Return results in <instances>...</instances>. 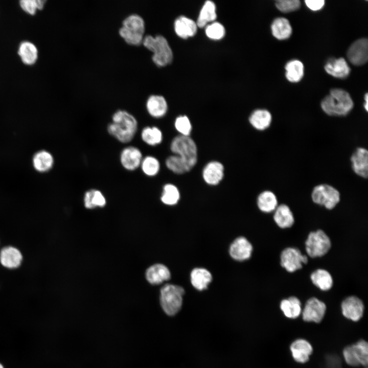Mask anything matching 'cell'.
<instances>
[{
  "label": "cell",
  "mask_w": 368,
  "mask_h": 368,
  "mask_svg": "<svg viewBox=\"0 0 368 368\" xmlns=\"http://www.w3.org/2000/svg\"><path fill=\"white\" fill-rule=\"evenodd\" d=\"M138 129L135 117L125 110L116 111L111 117V122L107 126L109 135L121 143H128L134 137Z\"/></svg>",
  "instance_id": "1"
},
{
  "label": "cell",
  "mask_w": 368,
  "mask_h": 368,
  "mask_svg": "<svg viewBox=\"0 0 368 368\" xmlns=\"http://www.w3.org/2000/svg\"><path fill=\"white\" fill-rule=\"evenodd\" d=\"M353 106L349 93L339 88L332 89L321 102L323 110L331 116H346L351 111Z\"/></svg>",
  "instance_id": "2"
},
{
  "label": "cell",
  "mask_w": 368,
  "mask_h": 368,
  "mask_svg": "<svg viewBox=\"0 0 368 368\" xmlns=\"http://www.w3.org/2000/svg\"><path fill=\"white\" fill-rule=\"evenodd\" d=\"M142 44L153 53L152 60L157 66H165L172 61V51L167 40L163 36L146 35L144 37Z\"/></svg>",
  "instance_id": "3"
},
{
  "label": "cell",
  "mask_w": 368,
  "mask_h": 368,
  "mask_svg": "<svg viewBox=\"0 0 368 368\" xmlns=\"http://www.w3.org/2000/svg\"><path fill=\"white\" fill-rule=\"evenodd\" d=\"M145 30L143 18L139 14H132L124 19L119 34L127 43L137 46L143 42Z\"/></svg>",
  "instance_id": "4"
},
{
  "label": "cell",
  "mask_w": 368,
  "mask_h": 368,
  "mask_svg": "<svg viewBox=\"0 0 368 368\" xmlns=\"http://www.w3.org/2000/svg\"><path fill=\"white\" fill-rule=\"evenodd\" d=\"M171 151L191 170L197 160V149L194 140L189 136L175 137L170 144Z\"/></svg>",
  "instance_id": "5"
},
{
  "label": "cell",
  "mask_w": 368,
  "mask_h": 368,
  "mask_svg": "<svg viewBox=\"0 0 368 368\" xmlns=\"http://www.w3.org/2000/svg\"><path fill=\"white\" fill-rule=\"evenodd\" d=\"M184 293L182 287L172 284H167L161 289L160 305L167 315L172 316L179 311Z\"/></svg>",
  "instance_id": "6"
},
{
  "label": "cell",
  "mask_w": 368,
  "mask_h": 368,
  "mask_svg": "<svg viewBox=\"0 0 368 368\" xmlns=\"http://www.w3.org/2000/svg\"><path fill=\"white\" fill-rule=\"evenodd\" d=\"M331 247L329 236L321 229L310 232L305 241V249L311 258L321 257L328 252Z\"/></svg>",
  "instance_id": "7"
},
{
  "label": "cell",
  "mask_w": 368,
  "mask_h": 368,
  "mask_svg": "<svg viewBox=\"0 0 368 368\" xmlns=\"http://www.w3.org/2000/svg\"><path fill=\"white\" fill-rule=\"evenodd\" d=\"M311 198L315 203L331 210L339 203L340 195L339 191L333 186L320 184L313 188Z\"/></svg>",
  "instance_id": "8"
},
{
  "label": "cell",
  "mask_w": 368,
  "mask_h": 368,
  "mask_svg": "<svg viewBox=\"0 0 368 368\" xmlns=\"http://www.w3.org/2000/svg\"><path fill=\"white\" fill-rule=\"evenodd\" d=\"M308 257L303 255L301 251L295 247L285 248L280 255L281 266L289 272H293L303 267L307 264Z\"/></svg>",
  "instance_id": "9"
},
{
  "label": "cell",
  "mask_w": 368,
  "mask_h": 368,
  "mask_svg": "<svg viewBox=\"0 0 368 368\" xmlns=\"http://www.w3.org/2000/svg\"><path fill=\"white\" fill-rule=\"evenodd\" d=\"M326 310L327 306L324 302L312 297L306 301L302 308L301 315L304 321L318 324L324 319Z\"/></svg>",
  "instance_id": "10"
},
{
  "label": "cell",
  "mask_w": 368,
  "mask_h": 368,
  "mask_svg": "<svg viewBox=\"0 0 368 368\" xmlns=\"http://www.w3.org/2000/svg\"><path fill=\"white\" fill-rule=\"evenodd\" d=\"M364 311L363 302L358 297L349 296L341 303V311L347 319L353 322L358 321L362 317Z\"/></svg>",
  "instance_id": "11"
},
{
  "label": "cell",
  "mask_w": 368,
  "mask_h": 368,
  "mask_svg": "<svg viewBox=\"0 0 368 368\" xmlns=\"http://www.w3.org/2000/svg\"><path fill=\"white\" fill-rule=\"evenodd\" d=\"M143 158L141 150L131 145L124 148L120 154L121 166L129 171H133L140 168Z\"/></svg>",
  "instance_id": "12"
},
{
  "label": "cell",
  "mask_w": 368,
  "mask_h": 368,
  "mask_svg": "<svg viewBox=\"0 0 368 368\" xmlns=\"http://www.w3.org/2000/svg\"><path fill=\"white\" fill-rule=\"evenodd\" d=\"M289 349L293 360L298 363L307 362L313 352L311 343L307 339L298 338L290 344Z\"/></svg>",
  "instance_id": "13"
},
{
  "label": "cell",
  "mask_w": 368,
  "mask_h": 368,
  "mask_svg": "<svg viewBox=\"0 0 368 368\" xmlns=\"http://www.w3.org/2000/svg\"><path fill=\"white\" fill-rule=\"evenodd\" d=\"M349 60L355 65H361L368 59V41L366 38L359 39L354 42L347 52Z\"/></svg>",
  "instance_id": "14"
},
{
  "label": "cell",
  "mask_w": 368,
  "mask_h": 368,
  "mask_svg": "<svg viewBox=\"0 0 368 368\" xmlns=\"http://www.w3.org/2000/svg\"><path fill=\"white\" fill-rule=\"evenodd\" d=\"M351 162L353 171L362 178L368 175V151L364 148H357L353 153Z\"/></svg>",
  "instance_id": "15"
},
{
  "label": "cell",
  "mask_w": 368,
  "mask_h": 368,
  "mask_svg": "<svg viewBox=\"0 0 368 368\" xmlns=\"http://www.w3.org/2000/svg\"><path fill=\"white\" fill-rule=\"evenodd\" d=\"M22 255L17 248L7 246L0 251V262L5 267L13 269L19 267L22 261Z\"/></svg>",
  "instance_id": "16"
},
{
  "label": "cell",
  "mask_w": 368,
  "mask_h": 368,
  "mask_svg": "<svg viewBox=\"0 0 368 368\" xmlns=\"http://www.w3.org/2000/svg\"><path fill=\"white\" fill-rule=\"evenodd\" d=\"M252 251V245L243 237L237 238L231 244L229 248L231 257L238 261H244L249 259Z\"/></svg>",
  "instance_id": "17"
},
{
  "label": "cell",
  "mask_w": 368,
  "mask_h": 368,
  "mask_svg": "<svg viewBox=\"0 0 368 368\" xmlns=\"http://www.w3.org/2000/svg\"><path fill=\"white\" fill-rule=\"evenodd\" d=\"M224 176V167L217 161L208 163L202 171V177L205 182L210 185H217Z\"/></svg>",
  "instance_id": "18"
},
{
  "label": "cell",
  "mask_w": 368,
  "mask_h": 368,
  "mask_svg": "<svg viewBox=\"0 0 368 368\" xmlns=\"http://www.w3.org/2000/svg\"><path fill=\"white\" fill-rule=\"evenodd\" d=\"M148 113L152 117L160 118L164 117L168 110V104L165 98L160 95L150 96L146 102Z\"/></svg>",
  "instance_id": "19"
},
{
  "label": "cell",
  "mask_w": 368,
  "mask_h": 368,
  "mask_svg": "<svg viewBox=\"0 0 368 368\" xmlns=\"http://www.w3.org/2000/svg\"><path fill=\"white\" fill-rule=\"evenodd\" d=\"M280 308L286 318L292 319L297 318L302 311L300 300L294 296L282 300L280 304Z\"/></svg>",
  "instance_id": "20"
},
{
  "label": "cell",
  "mask_w": 368,
  "mask_h": 368,
  "mask_svg": "<svg viewBox=\"0 0 368 368\" xmlns=\"http://www.w3.org/2000/svg\"><path fill=\"white\" fill-rule=\"evenodd\" d=\"M197 29L196 22L186 16H179L175 21V31L179 37L183 39L193 36Z\"/></svg>",
  "instance_id": "21"
},
{
  "label": "cell",
  "mask_w": 368,
  "mask_h": 368,
  "mask_svg": "<svg viewBox=\"0 0 368 368\" xmlns=\"http://www.w3.org/2000/svg\"><path fill=\"white\" fill-rule=\"evenodd\" d=\"M273 220L276 224L281 228L291 227L294 223V217L290 208L286 204L278 205L274 210Z\"/></svg>",
  "instance_id": "22"
},
{
  "label": "cell",
  "mask_w": 368,
  "mask_h": 368,
  "mask_svg": "<svg viewBox=\"0 0 368 368\" xmlns=\"http://www.w3.org/2000/svg\"><path fill=\"white\" fill-rule=\"evenodd\" d=\"M325 69L328 74L338 78H346L350 72V68L343 58L328 61L325 66Z\"/></svg>",
  "instance_id": "23"
},
{
  "label": "cell",
  "mask_w": 368,
  "mask_h": 368,
  "mask_svg": "<svg viewBox=\"0 0 368 368\" xmlns=\"http://www.w3.org/2000/svg\"><path fill=\"white\" fill-rule=\"evenodd\" d=\"M146 276L148 281L152 284H159L170 278V272L165 265L156 264L150 267Z\"/></svg>",
  "instance_id": "24"
},
{
  "label": "cell",
  "mask_w": 368,
  "mask_h": 368,
  "mask_svg": "<svg viewBox=\"0 0 368 368\" xmlns=\"http://www.w3.org/2000/svg\"><path fill=\"white\" fill-rule=\"evenodd\" d=\"M272 116L266 109H257L252 112L249 118L251 126L258 130H264L268 128L271 123Z\"/></svg>",
  "instance_id": "25"
},
{
  "label": "cell",
  "mask_w": 368,
  "mask_h": 368,
  "mask_svg": "<svg viewBox=\"0 0 368 368\" xmlns=\"http://www.w3.org/2000/svg\"><path fill=\"white\" fill-rule=\"evenodd\" d=\"M310 279L313 284L322 291L330 290L333 284L331 274L324 269L314 270L311 274Z\"/></svg>",
  "instance_id": "26"
},
{
  "label": "cell",
  "mask_w": 368,
  "mask_h": 368,
  "mask_svg": "<svg viewBox=\"0 0 368 368\" xmlns=\"http://www.w3.org/2000/svg\"><path fill=\"white\" fill-rule=\"evenodd\" d=\"M83 203L86 209H93L97 207H104L106 204V199L100 190L91 189L85 192Z\"/></svg>",
  "instance_id": "27"
},
{
  "label": "cell",
  "mask_w": 368,
  "mask_h": 368,
  "mask_svg": "<svg viewBox=\"0 0 368 368\" xmlns=\"http://www.w3.org/2000/svg\"><path fill=\"white\" fill-rule=\"evenodd\" d=\"M212 279V277L211 273L204 268H195L191 273V283L196 289L199 290L206 289Z\"/></svg>",
  "instance_id": "28"
},
{
  "label": "cell",
  "mask_w": 368,
  "mask_h": 368,
  "mask_svg": "<svg viewBox=\"0 0 368 368\" xmlns=\"http://www.w3.org/2000/svg\"><path fill=\"white\" fill-rule=\"evenodd\" d=\"M259 209L264 213H271L274 211L278 205V199L274 193L270 191H264L261 192L257 199Z\"/></svg>",
  "instance_id": "29"
},
{
  "label": "cell",
  "mask_w": 368,
  "mask_h": 368,
  "mask_svg": "<svg viewBox=\"0 0 368 368\" xmlns=\"http://www.w3.org/2000/svg\"><path fill=\"white\" fill-rule=\"evenodd\" d=\"M271 31L274 37L279 40H284L290 37L292 33V28L288 19L279 17L273 21Z\"/></svg>",
  "instance_id": "30"
},
{
  "label": "cell",
  "mask_w": 368,
  "mask_h": 368,
  "mask_svg": "<svg viewBox=\"0 0 368 368\" xmlns=\"http://www.w3.org/2000/svg\"><path fill=\"white\" fill-rule=\"evenodd\" d=\"M18 54L23 63L27 65L33 64L38 57L37 48L29 41H24L19 45Z\"/></svg>",
  "instance_id": "31"
},
{
  "label": "cell",
  "mask_w": 368,
  "mask_h": 368,
  "mask_svg": "<svg viewBox=\"0 0 368 368\" xmlns=\"http://www.w3.org/2000/svg\"><path fill=\"white\" fill-rule=\"evenodd\" d=\"M34 168L39 172H44L50 170L54 165V158L48 151L41 150L37 152L33 158Z\"/></svg>",
  "instance_id": "32"
},
{
  "label": "cell",
  "mask_w": 368,
  "mask_h": 368,
  "mask_svg": "<svg viewBox=\"0 0 368 368\" xmlns=\"http://www.w3.org/2000/svg\"><path fill=\"white\" fill-rule=\"evenodd\" d=\"M141 137L144 143L150 146H156L163 141L162 131L156 126H146L141 132Z\"/></svg>",
  "instance_id": "33"
},
{
  "label": "cell",
  "mask_w": 368,
  "mask_h": 368,
  "mask_svg": "<svg viewBox=\"0 0 368 368\" xmlns=\"http://www.w3.org/2000/svg\"><path fill=\"white\" fill-rule=\"evenodd\" d=\"M216 17L215 4L212 1H207L200 12L197 26L200 28L204 27L208 22L215 20Z\"/></svg>",
  "instance_id": "34"
},
{
  "label": "cell",
  "mask_w": 368,
  "mask_h": 368,
  "mask_svg": "<svg viewBox=\"0 0 368 368\" xmlns=\"http://www.w3.org/2000/svg\"><path fill=\"white\" fill-rule=\"evenodd\" d=\"M286 77L291 82H297L304 75V65L298 60H293L288 62L286 66Z\"/></svg>",
  "instance_id": "35"
},
{
  "label": "cell",
  "mask_w": 368,
  "mask_h": 368,
  "mask_svg": "<svg viewBox=\"0 0 368 368\" xmlns=\"http://www.w3.org/2000/svg\"><path fill=\"white\" fill-rule=\"evenodd\" d=\"M140 168L145 175L152 177L158 173L160 165L159 160L155 157L147 155L143 157Z\"/></svg>",
  "instance_id": "36"
},
{
  "label": "cell",
  "mask_w": 368,
  "mask_h": 368,
  "mask_svg": "<svg viewBox=\"0 0 368 368\" xmlns=\"http://www.w3.org/2000/svg\"><path fill=\"white\" fill-rule=\"evenodd\" d=\"M179 199L180 193L175 185L167 183L164 186L160 197V200L163 203L169 205H174L178 202Z\"/></svg>",
  "instance_id": "37"
},
{
  "label": "cell",
  "mask_w": 368,
  "mask_h": 368,
  "mask_svg": "<svg viewBox=\"0 0 368 368\" xmlns=\"http://www.w3.org/2000/svg\"><path fill=\"white\" fill-rule=\"evenodd\" d=\"M354 355L360 365L366 366L368 363V343L360 339L352 344Z\"/></svg>",
  "instance_id": "38"
},
{
  "label": "cell",
  "mask_w": 368,
  "mask_h": 368,
  "mask_svg": "<svg viewBox=\"0 0 368 368\" xmlns=\"http://www.w3.org/2000/svg\"><path fill=\"white\" fill-rule=\"evenodd\" d=\"M165 164L168 169L176 174H183L191 170L176 155L168 157Z\"/></svg>",
  "instance_id": "39"
},
{
  "label": "cell",
  "mask_w": 368,
  "mask_h": 368,
  "mask_svg": "<svg viewBox=\"0 0 368 368\" xmlns=\"http://www.w3.org/2000/svg\"><path fill=\"white\" fill-rule=\"evenodd\" d=\"M44 0H21L20 1V6L26 12L31 15H34L37 10L42 9L45 4Z\"/></svg>",
  "instance_id": "40"
},
{
  "label": "cell",
  "mask_w": 368,
  "mask_h": 368,
  "mask_svg": "<svg viewBox=\"0 0 368 368\" xmlns=\"http://www.w3.org/2000/svg\"><path fill=\"white\" fill-rule=\"evenodd\" d=\"M176 130L181 135L189 136L192 130V125L189 119L186 116L177 117L174 122Z\"/></svg>",
  "instance_id": "41"
},
{
  "label": "cell",
  "mask_w": 368,
  "mask_h": 368,
  "mask_svg": "<svg viewBox=\"0 0 368 368\" xmlns=\"http://www.w3.org/2000/svg\"><path fill=\"white\" fill-rule=\"evenodd\" d=\"M205 33L209 38L218 40L224 37L225 30L222 24L218 22H214L207 26L205 29Z\"/></svg>",
  "instance_id": "42"
},
{
  "label": "cell",
  "mask_w": 368,
  "mask_h": 368,
  "mask_svg": "<svg viewBox=\"0 0 368 368\" xmlns=\"http://www.w3.org/2000/svg\"><path fill=\"white\" fill-rule=\"evenodd\" d=\"M275 6L280 11L288 13L297 10L301 3L298 0H279L276 1Z\"/></svg>",
  "instance_id": "43"
},
{
  "label": "cell",
  "mask_w": 368,
  "mask_h": 368,
  "mask_svg": "<svg viewBox=\"0 0 368 368\" xmlns=\"http://www.w3.org/2000/svg\"><path fill=\"white\" fill-rule=\"evenodd\" d=\"M342 353L343 360L348 365L352 367L360 365L354 355L352 344L345 347Z\"/></svg>",
  "instance_id": "44"
},
{
  "label": "cell",
  "mask_w": 368,
  "mask_h": 368,
  "mask_svg": "<svg viewBox=\"0 0 368 368\" xmlns=\"http://www.w3.org/2000/svg\"><path fill=\"white\" fill-rule=\"evenodd\" d=\"M305 3L310 9L317 11L323 8L325 4V1L324 0H306Z\"/></svg>",
  "instance_id": "45"
},
{
  "label": "cell",
  "mask_w": 368,
  "mask_h": 368,
  "mask_svg": "<svg viewBox=\"0 0 368 368\" xmlns=\"http://www.w3.org/2000/svg\"><path fill=\"white\" fill-rule=\"evenodd\" d=\"M364 99H365V104H364V108H365L366 111H367V110H368V95L367 93L365 95Z\"/></svg>",
  "instance_id": "46"
},
{
  "label": "cell",
  "mask_w": 368,
  "mask_h": 368,
  "mask_svg": "<svg viewBox=\"0 0 368 368\" xmlns=\"http://www.w3.org/2000/svg\"><path fill=\"white\" fill-rule=\"evenodd\" d=\"M0 368H4L2 364L0 363Z\"/></svg>",
  "instance_id": "47"
},
{
  "label": "cell",
  "mask_w": 368,
  "mask_h": 368,
  "mask_svg": "<svg viewBox=\"0 0 368 368\" xmlns=\"http://www.w3.org/2000/svg\"><path fill=\"white\" fill-rule=\"evenodd\" d=\"M364 368H367V367H364Z\"/></svg>",
  "instance_id": "48"
}]
</instances>
